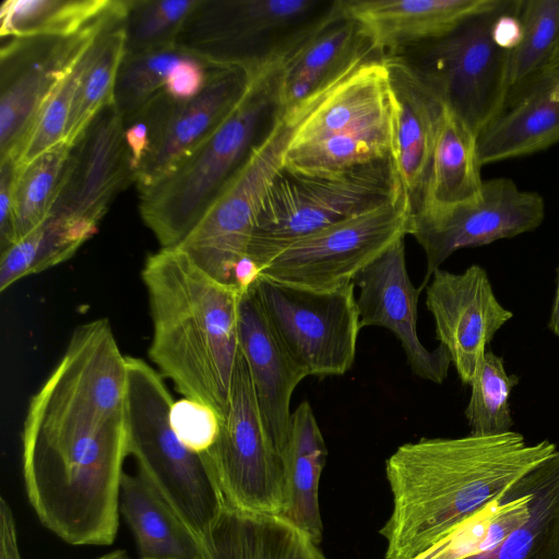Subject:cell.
Instances as JSON below:
<instances>
[{
    "instance_id": "12",
    "label": "cell",
    "mask_w": 559,
    "mask_h": 559,
    "mask_svg": "<svg viewBox=\"0 0 559 559\" xmlns=\"http://www.w3.org/2000/svg\"><path fill=\"white\" fill-rule=\"evenodd\" d=\"M270 324L308 376H343L360 329L354 283L312 289L260 276L252 286Z\"/></svg>"
},
{
    "instance_id": "16",
    "label": "cell",
    "mask_w": 559,
    "mask_h": 559,
    "mask_svg": "<svg viewBox=\"0 0 559 559\" xmlns=\"http://www.w3.org/2000/svg\"><path fill=\"white\" fill-rule=\"evenodd\" d=\"M426 306L436 338L449 352L464 385H469L479 360L513 312L495 295L487 271L472 264L461 273L436 270L426 286Z\"/></svg>"
},
{
    "instance_id": "25",
    "label": "cell",
    "mask_w": 559,
    "mask_h": 559,
    "mask_svg": "<svg viewBox=\"0 0 559 559\" xmlns=\"http://www.w3.org/2000/svg\"><path fill=\"white\" fill-rule=\"evenodd\" d=\"M559 143V78L537 83L477 134L480 166Z\"/></svg>"
},
{
    "instance_id": "9",
    "label": "cell",
    "mask_w": 559,
    "mask_h": 559,
    "mask_svg": "<svg viewBox=\"0 0 559 559\" xmlns=\"http://www.w3.org/2000/svg\"><path fill=\"white\" fill-rule=\"evenodd\" d=\"M508 2L498 0L492 8L468 16L447 34L393 55L476 136L502 112L507 103L510 51L496 45L491 28Z\"/></svg>"
},
{
    "instance_id": "4",
    "label": "cell",
    "mask_w": 559,
    "mask_h": 559,
    "mask_svg": "<svg viewBox=\"0 0 559 559\" xmlns=\"http://www.w3.org/2000/svg\"><path fill=\"white\" fill-rule=\"evenodd\" d=\"M283 67L251 75L230 115L186 160L140 191V214L162 248L177 247L267 136L283 112Z\"/></svg>"
},
{
    "instance_id": "19",
    "label": "cell",
    "mask_w": 559,
    "mask_h": 559,
    "mask_svg": "<svg viewBox=\"0 0 559 559\" xmlns=\"http://www.w3.org/2000/svg\"><path fill=\"white\" fill-rule=\"evenodd\" d=\"M251 75L236 67L212 64L203 90L193 98H171L157 136L141 164L139 192L173 173L225 121L245 95Z\"/></svg>"
},
{
    "instance_id": "43",
    "label": "cell",
    "mask_w": 559,
    "mask_h": 559,
    "mask_svg": "<svg viewBox=\"0 0 559 559\" xmlns=\"http://www.w3.org/2000/svg\"><path fill=\"white\" fill-rule=\"evenodd\" d=\"M518 4L519 0H509L508 4L496 16L491 28L493 41L507 51L514 50L523 37V27L518 15Z\"/></svg>"
},
{
    "instance_id": "28",
    "label": "cell",
    "mask_w": 559,
    "mask_h": 559,
    "mask_svg": "<svg viewBox=\"0 0 559 559\" xmlns=\"http://www.w3.org/2000/svg\"><path fill=\"white\" fill-rule=\"evenodd\" d=\"M119 511L140 559H201L199 537L141 475L123 473Z\"/></svg>"
},
{
    "instance_id": "15",
    "label": "cell",
    "mask_w": 559,
    "mask_h": 559,
    "mask_svg": "<svg viewBox=\"0 0 559 559\" xmlns=\"http://www.w3.org/2000/svg\"><path fill=\"white\" fill-rule=\"evenodd\" d=\"M545 218V201L506 177L484 180L479 195L435 216L411 219L409 234L426 257L421 288L454 252L530 233Z\"/></svg>"
},
{
    "instance_id": "40",
    "label": "cell",
    "mask_w": 559,
    "mask_h": 559,
    "mask_svg": "<svg viewBox=\"0 0 559 559\" xmlns=\"http://www.w3.org/2000/svg\"><path fill=\"white\" fill-rule=\"evenodd\" d=\"M222 419L212 408L185 397L175 402L170 412L176 435L188 449L199 454L214 443Z\"/></svg>"
},
{
    "instance_id": "33",
    "label": "cell",
    "mask_w": 559,
    "mask_h": 559,
    "mask_svg": "<svg viewBox=\"0 0 559 559\" xmlns=\"http://www.w3.org/2000/svg\"><path fill=\"white\" fill-rule=\"evenodd\" d=\"M112 3L114 0H4L0 7V35H71L99 19Z\"/></svg>"
},
{
    "instance_id": "38",
    "label": "cell",
    "mask_w": 559,
    "mask_h": 559,
    "mask_svg": "<svg viewBox=\"0 0 559 559\" xmlns=\"http://www.w3.org/2000/svg\"><path fill=\"white\" fill-rule=\"evenodd\" d=\"M201 0H128L124 19L126 53L177 44Z\"/></svg>"
},
{
    "instance_id": "23",
    "label": "cell",
    "mask_w": 559,
    "mask_h": 559,
    "mask_svg": "<svg viewBox=\"0 0 559 559\" xmlns=\"http://www.w3.org/2000/svg\"><path fill=\"white\" fill-rule=\"evenodd\" d=\"M498 0H341L382 57L438 38Z\"/></svg>"
},
{
    "instance_id": "20",
    "label": "cell",
    "mask_w": 559,
    "mask_h": 559,
    "mask_svg": "<svg viewBox=\"0 0 559 559\" xmlns=\"http://www.w3.org/2000/svg\"><path fill=\"white\" fill-rule=\"evenodd\" d=\"M389 72L391 159L411 217L423 202L444 105L399 58L383 57Z\"/></svg>"
},
{
    "instance_id": "13",
    "label": "cell",
    "mask_w": 559,
    "mask_h": 559,
    "mask_svg": "<svg viewBox=\"0 0 559 559\" xmlns=\"http://www.w3.org/2000/svg\"><path fill=\"white\" fill-rule=\"evenodd\" d=\"M411 211L402 189L386 203L308 235L277 253L261 271L271 281L330 289L354 278L409 234Z\"/></svg>"
},
{
    "instance_id": "36",
    "label": "cell",
    "mask_w": 559,
    "mask_h": 559,
    "mask_svg": "<svg viewBox=\"0 0 559 559\" xmlns=\"http://www.w3.org/2000/svg\"><path fill=\"white\" fill-rule=\"evenodd\" d=\"M519 381L518 374L507 372L501 356L486 350L469 384L471 395L464 409L469 433L495 436L511 430L514 420L509 400Z\"/></svg>"
},
{
    "instance_id": "18",
    "label": "cell",
    "mask_w": 559,
    "mask_h": 559,
    "mask_svg": "<svg viewBox=\"0 0 559 559\" xmlns=\"http://www.w3.org/2000/svg\"><path fill=\"white\" fill-rule=\"evenodd\" d=\"M135 182L123 133V118L111 102L71 144L50 214L99 224L115 197Z\"/></svg>"
},
{
    "instance_id": "32",
    "label": "cell",
    "mask_w": 559,
    "mask_h": 559,
    "mask_svg": "<svg viewBox=\"0 0 559 559\" xmlns=\"http://www.w3.org/2000/svg\"><path fill=\"white\" fill-rule=\"evenodd\" d=\"M127 9L114 19L87 50L71 108L64 141L72 144L95 115L114 102L117 74L126 52L124 19Z\"/></svg>"
},
{
    "instance_id": "44",
    "label": "cell",
    "mask_w": 559,
    "mask_h": 559,
    "mask_svg": "<svg viewBox=\"0 0 559 559\" xmlns=\"http://www.w3.org/2000/svg\"><path fill=\"white\" fill-rule=\"evenodd\" d=\"M0 559H22L13 512L3 497L0 500Z\"/></svg>"
},
{
    "instance_id": "22",
    "label": "cell",
    "mask_w": 559,
    "mask_h": 559,
    "mask_svg": "<svg viewBox=\"0 0 559 559\" xmlns=\"http://www.w3.org/2000/svg\"><path fill=\"white\" fill-rule=\"evenodd\" d=\"M376 55L365 29L340 0L335 15L284 64L280 85L283 110L324 93Z\"/></svg>"
},
{
    "instance_id": "47",
    "label": "cell",
    "mask_w": 559,
    "mask_h": 559,
    "mask_svg": "<svg viewBox=\"0 0 559 559\" xmlns=\"http://www.w3.org/2000/svg\"><path fill=\"white\" fill-rule=\"evenodd\" d=\"M558 59H559V34H558V37H557V41H556V46H555L552 56H551L549 62L547 63V66H549L550 63L557 61Z\"/></svg>"
},
{
    "instance_id": "7",
    "label": "cell",
    "mask_w": 559,
    "mask_h": 559,
    "mask_svg": "<svg viewBox=\"0 0 559 559\" xmlns=\"http://www.w3.org/2000/svg\"><path fill=\"white\" fill-rule=\"evenodd\" d=\"M338 10L340 0H201L177 45L254 74L284 67Z\"/></svg>"
},
{
    "instance_id": "24",
    "label": "cell",
    "mask_w": 559,
    "mask_h": 559,
    "mask_svg": "<svg viewBox=\"0 0 559 559\" xmlns=\"http://www.w3.org/2000/svg\"><path fill=\"white\" fill-rule=\"evenodd\" d=\"M200 543L201 559H325L319 545L285 516L226 503Z\"/></svg>"
},
{
    "instance_id": "37",
    "label": "cell",
    "mask_w": 559,
    "mask_h": 559,
    "mask_svg": "<svg viewBox=\"0 0 559 559\" xmlns=\"http://www.w3.org/2000/svg\"><path fill=\"white\" fill-rule=\"evenodd\" d=\"M188 53L177 44L143 52H124L114 90V103L122 118L163 92L169 72Z\"/></svg>"
},
{
    "instance_id": "17",
    "label": "cell",
    "mask_w": 559,
    "mask_h": 559,
    "mask_svg": "<svg viewBox=\"0 0 559 559\" xmlns=\"http://www.w3.org/2000/svg\"><path fill=\"white\" fill-rule=\"evenodd\" d=\"M360 329L383 328L400 342L412 372L426 381L441 384L452 365L442 345L429 350L417 333L418 299L423 288L409 278L404 239L366 266L353 281Z\"/></svg>"
},
{
    "instance_id": "5",
    "label": "cell",
    "mask_w": 559,
    "mask_h": 559,
    "mask_svg": "<svg viewBox=\"0 0 559 559\" xmlns=\"http://www.w3.org/2000/svg\"><path fill=\"white\" fill-rule=\"evenodd\" d=\"M162 378L143 359L127 356L128 453L139 475L200 539L225 500L202 455L176 435L170 421L175 402Z\"/></svg>"
},
{
    "instance_id": "6",
    "label": "cell",
    "mask_w": 559,
    "mask_h": 559,
    "mask_svg": "<svg viewBox=\"0 0 559 559\" xmlns=\"http://www.w3.org/2000/svg\"><path fill=\"white\" fill-rule=\"evenodd\" d=\"M390 157L389 72L376 55L302 114L283 167L333 175Z\"/></svg>"
},
{
    "instance_id": "14",
    "label": "cell",
    "mask_w": 559,
    "mask_h": 559,
    "mask_svg": "<svg viewBox=\"0 0 559 559\" xmlns=\"http://www.w3.org/2000/svg\"><path fill=\"white\" fill-rule=\"evenodd\" d=\"M127 4V0H114L99 19L71 35L9 37L1 44L0 160H17L48 97Z\"/></svg>"
},
{
    "instance_id": "11",
    "label": "cell",
    "mask_w": 559,
    "mask_h": 559,
    "mask_svg": "<svg viewBox=\"0 0 559 559\" xmlns=\"http://www.w3.org/2000/svg\"><path fill=\"white\" fill-rule=\"evenodd\" d=\"M305 111L302 107L283 110L267 136L177 246L200 269L225 285L236 287V271L249 258L264 195L283 167L293 131Z\"/></svg>"
},
{
    "instance_id": "29",
    "label": "cell",
    "mask_w": 559,
    "mask_h": 559,
    "mask_svg": "<svg viewBox=\"0 0 559 559\" xmlns=\"http://www.w3.org/2000/svg\"><path fill=\"white\" fill-rule=\"evenodd\" d=\"M536 467L413 559H467L501 542L531 513Z\"/></svg>"
},
{
    "instance_id": "34",
    "label": "cell",
    "mask_w": 559,
    "mask_h": 559,
    "mask_svg": "<svg viewBox=\"0 0 559 559\" xmlns=\"http://www.w3.org/2000/svg\"><path fill=\"white\" fill-rule=\"evenodd\" d=\"M70 148L71 144L63 141L26 165L17 167L13 187L14 242L43 224L50 215Z\"/></svg>"
},
{
    "instance_id": "41",
    "label": "cell",
    "mask_w": 559,
    "mask_h": 559,
    "mask_svg": "<svg viewBox=\"0 0 559 559\" xmlns=\"http://www.w3.org/2000/svg\"><path fill=\"white\" fill-rule=\"evenodd\" d=\"M211 66L189 52L169 72L165 91L177 100L193 98L203 90Z\"/></svg>"
},
{
    "instance_id": "46",
    "label": "cell",
    "mask_w": 559,
    "mask_h": 559,
    "mask_svg": "<svg viewBox=\"0 0 559 559\" xmlns=\"http://www.w3.org/2000/svg\"><path fill=\"white\" fill-rule=\"evenodd\" d=\"M97 559H130V558H129V555L127 554V551H124L122 549H118V550L108 552Z\"/></svg>"
},
{
    "instance_id": "21",
    "label": "cell",
    "mask_w": 559,
    "mask_h": 559,
    "mask_svg": "<svg viewBox=\"0 0 559 559\" xmlns=\"http://www.w3.org/2000/svg\"><path fill=\"white\" fill-rule=\"evenodd\" d=\"M239 346L261 416L282 454L289 435L292 396L308 373L278 338L253 287L242 292L240 298Z\"/></svg>"
},
{
    "instance_id": "3",
    "label": "cell",
    "mask_w": 559,
    "mask_h": 559,
    "mask_svg": "<svg viewBox=\"0 0 559 559\" xmlns=\"http://www.w3.org/2000/svg\"><path fill=\"white\" fill-rule=\"evenodd\" d=\"M153 336L151 360L185 397L227 411L240 354L242 292L200 269L179 248H160L142 269Z\"/></svg>"
},
{
    "instance_id": "31",
    "label": "cell",
    "mask_w": 559,
    "mask_h": 559,
    "mask_svg": "<svg viewBox=\"0 0 559 559\" xmlns=\"http://www.w3.org/2000/svg\"><path fill=\"white\" fill-rule=\"evenodd\" d=\"M467 559H559V449L536 467L526 521L493 547Z\"/></svg>"
},
{
    "instance_id": "8",
    "label": "cell",
    "mask_w": 559,
    "mask_h": 559,
    "mask_svg": "<svg viewBox=\"0 0 559 559\" xmlns=\"http://www.w3.org/2000/svg\"><path fill=\"white\" fill-rule=\"evenodd\" d=\"M401 189L391 157L333 175L304 174L282 167L264 195L248 257L261 273L293 242L376 209L392 200Z\"/></svg>"
},
{
    "instance_id": "27",
    "label": "cell",
    "mask_w": 559,
    "mask_h": 559,
    "mask_svg": "<svg viewBox=\"0 0 559 559\" xmlns=\"http://www.w3.org/2000/svg\"><path fill=\"white\" fill-rule=\"evenodd\" d=\"M328 450L308 401L293 411L289 435L282 457L286 475L287 508L283 516L320 544L323 524L319 485Z\"/></svg>"
},
{
    "instance_id": "42",
    "label": "cell",
    "mask_w": 559,
    "mask_h": 559,
    "mask_svg": "<svg viewBox=\"0 0 559 559\" xmlns=\"http://www.w3.org/2000/svg\"><path fill=\"white\" fill-rule=\"evenodd\" d=\"M17 160H0V249L14 243L13 187L17 173Z\"/></svg>"
},
{
    "instance_id": "30",
    "label": "cell",
    "mask_w": 559,
    "mask_h": 559,
    "mask_svg": "<svg viewBox=\"0 0 559 559\" xmlns=\"http://www.w3.org/2000/svg\"><path fill=\"white\" fill-rule=\"evenodd\" d=\"M88 219L50 214L29 234L1 251L0 290L72 258L97 233Z\"/></svg>"
},
{
    "instance_id": "2",
    "label": "cell",
    "mask_w": 559,
    "mask_h": 559,
    "mask_svg": "<svg viewBox=\"0 0 559 559\" xmlns=\"http://www.w3.org/2000/svg\"><path fill=\"white\" fill-rule=\"evenodd\" d=\"M557 450L513 430L400 445L385 462L393 508L379 532L384 558L417 557Z\"/></svg>"
},
{
    "instance_id": "35",
    "label": "cell",
    "mask_w": 559,
    "mask_h": 559,
    "mask_svg": "<svg viewBox=\"0 0 559 559\" xmlns=\"http://www.w3.org/2000/svg\"><path fill=\"white\" fill-rule=\"evenodd\" d=\"M518 15L523 37L509 52L506 105L549 62L559 34V0H519Z\"/></svg>"
},
{
    "instance_id": "45",
    "label": "cell",
    "mask_w": 559,
    "mask_h": 559,
    "mask_svg": "<svg viewBox=\"0 0 559 559\" xmlns=\"http://www.w3.org/2000/svg\"><path fill=\"white\" fill-rule=\"evenodd\" d=\"M555 293L547 322L548 330L559 338V262L556 267Z\"/></svg>"
},
{
    "instance_id": "1",
    "label": "cell",
    "mask_w": 559,
    "mask_h": 559,
    "mask_svg": "<svg viewBox=\"0 0 559 559\" xmlns=\"http://www.w3.org/2000/svg\"><path fill=\"white\" fill-rule=\"evenodd\" d=\"M127 356L107 319L78 326L32 397L22 475L40 523L63 542L108 546L119 526L128 453Z\"/></svg>"
},
{
    "instance_id": "10",
    "label": "cell",
    "mask_w": 559,
    "mask_h": 559,
    "mask_svg": "<svg viewBox=\"0 0 559 559\" xmlns=\"http://www.w3.org/2000/svg\"><path fill=\"white\" fill-rule=\"evenodd\" d=\"M201 455L226 504L245 512L284 515L287 487L283 457L261 416L241 352L219 432Z\"/></svg>"
},
{
    "instance_id": "39",
    "label": "cell",
    "mask_w": 559,
    "mask_h": 559,
    "mask_svg": "<svg viewBox=\"0 0 559 559\" xmlns=\"http://www.w3.org/2000/svg\"><path fill=\"white\" fill-rule=\"evenodd\" d=\"M87 50L44 104L17 158V166L26 165L64 141L74 96L87 61Z\"/></svg>"
},
{
    "instance_id": "26",
    "label": "cell",
    "mask_w": 559,
    "mask_h": 559,
    "mask_svg": "<svg viewBox=\"0 0 559 559\" xmlns=\"http://www.w3.org/2000/svg\"><path fill=\"white\" fill-rule=\"evenodd\" d=\"M477 136L445 106L441 116L419 211L427 218L476 199L480 176Z\"/></svg>"
}]
</instances>
